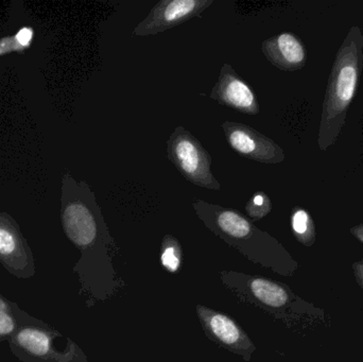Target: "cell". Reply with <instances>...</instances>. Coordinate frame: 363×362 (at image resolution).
I'll return each mask as SVG.
<instances>
[{
  "label": "cell",
  "mask_w": 363,
  "mask_h": 362,
  "mask_svg": "<svg viewBox=\"0 0 363 362\" xmlns=\"http://www.w3.org/2000/svg\"><path fill=\"white\" fill-rule=\"evenodd\" d=\"M17 319V331L9 340L11 352L23 362H74V350L60 351L57 340L62 337L42 320L30 316L12 302Z\"/></svg>",
  "instance_id": "cell-1"
},
{
  "label": "cell",
  "mask_w": 363,
  "mask_h": 362,
  "mask_svg": "<svg viewBox=\"0 0 363 362\" xmlns=\"http://www.w3.org/2000/svg\"><path fill=\"white\" fill-rule=\"evenodd\" d=\"M166 145L168 159L188 182L211 191L221 189V185L211 172V154L185 128H176Z\"/></svg>",
  "instance_id": "cell-2"
},
{
  "label": "cell",
  "mask_w": 363,
  "mask_h": 362,
  "mask_svg": "<svg viewBox=\"0 0 363 362\" xmlns=\"http://www.w3.org/2000/svg\"><path fill=\"white\" fill-rule=\"evenodd\" d=\"M213 0H161L133 30L136 36L155 35L199 16Z\"/></svg>",
  "instance_id": "cell-3"
},
{
  "label": "cell",
  "mask_w": 363,
  "mask_h": 362,
  "mask_svg": "<svg viewBox=\"0 0 363 362\" xmlns=\"http://www.w3.org/2000/svg\"><path fill=\"white\" fill-rule=\"evenodd\" d=\"M222 129L230 148L240 157L264 164L283 161V151L274 142L245 123L224 121Z\"/></svg>",
  "instance_id": "cell-4"
},
{
  "label": "cell",
  "mask_w": 363,
  "mask_h": 362,
  "mask_svg": "<svg viewBox=\"0 0 363 362\" xmlns=\"http://www.w3.org/2000/svg\"><path fill=\"white\" fill-rule=\"evenodd\" d=\"M209 97L221 106L245 115H257L259 104L255 93L230 64H224Z\"/></svg>",
  "instance_id": "cell-5"
},
{
  "label": "cell",
  "mask_w": 363,
  "mask_h": 362,
  "mask_svg": "<svg viewBox=\"0 0 363 362\" xmlns=\"http://www.w3.org/2000/svg\"><path fill=\"white\" fill-rule=\"evenodd\" d=\"M0 264L15 278L28 280L35 276L31 250L17 230L4 219H0Z\"/></svg>",
  "instance_id": "cell-6"
},
{
  "label": "cell",
  "mask_w": 363,
  "mask_h": 362,
  "mask_svg": "<svg viewBox=\"0 0 363 362\" xmlns=\"http://www.w3.org/2000/svg\"><path fill=\"white\" fill-rule=\"evenodd\" d=\"M64 232L70 242L80 249L95 244L98 237L97 214L82 200L69 202L62 214Z\"/></svg>",
  "instance_id": "cell-7"
},
{
  "label": "cell",
  "mask_w": 363,
  "mask_h": 362,
  "mask_svg": "<svg viewBox=\"0 0 363 362\" xmlns=\"http://www.w3.org/2000/svg\"><path fill=\"white\" fill-rule=\"evenodd\" d=\"M264 57L281 69L298 66L305 59V50L300 40L290 33H281L262 43Z\"/></svg>",
  "instance_id": "cell-8"
},
{
  "label": "cell",
  "mask_w": 363,
  "mask_h": 362,
  "mask_svg": "<svg viewBox=\"0 0 363 362\" xmlns=\"http://www.w3.org/2000/svg\"><path fill=\"white\" fill-rule=\"evenodd\" d=\"M251 289L253 295L260 302L270 307H283L288 302V295L285 289L270 281L255 278L252 281Z\"/></svg>",
  "instance_id": "cell-9"
},
{
  "label": "cell",
  "mask_w": 363,
  "mask_h": 362,
  "mask_svg": "<svg viewBox=\"0 0 363 362\" xmlns=\"http://www.w3.org/2000/svg\"><path fill=\"white\" fill-rule=\"evenodd\" d=\"M207 324L213 335L228 346H236L242 339V333L236 324L228 317L220 314H211L207 317Z\"/></svg>",
  "instance_id": "cell-10"
},
{
  "label": "cell",
  "mask_w": 363,
  "mask_h": 362,
  "mask_svg": "<svg viewBox=\"0 0 363 362\" xmlns=\"http://www.w3.org/2000/svg\"><path fill=\"white\" fill-rule=\"evenodd\" d=\"M17 319L12 302L0 295V342L9 341L17 331Z\"/></svg>",
  "instance_id": "cell-11"
},
{
  "label": "cell",
  "mask_w": 363,
  "mask_h": 362,
  "mask_svg": "<svg viewBox=\"0 0 363 362\" xmlns=\"http://www.w3.org/2000/svg\"><path fill=\"white\" fill-rule=\"evenodd\" d=\"M357 72L353 66H345L341 69L337 81V95L343 103L351 101L355 93Z\"/></svg>",
  "instance_id": "cell-12"
},
{
  "label": "cell",
  "mask_w": 363,
  "mask_h": 362,
  "mask_svg": "<svg viewBox=\"0 0 363 362\" xmlns=\"http://www.w3.org/2000/svg\"><path fill=\"white\" fill-rule=\"evenodd\" d=\"M271 210V202L268 196L262 191L254 193L247 205H245V212L247 216L253 220H259L268 215Z\"/></svg>",
  "instance_id": "cell-13"
},
{
  "label": "cell",
  "mask_w": 363,
  "mask_h": 362,
  "mask_svg": "<svg viewBox=\"0 0 363 362\" xmlns=\"http://www.w3.org/2000/svg\"><path fill=\"white\" fill-rule=\"evenodd\" d=\"M176 240L172 237H166L164 240V251L162 254V263L169 271L176 272L180 267V256Z\"/></svg>",
  "instance_id": "cell-14"
},
{
  "label": "cell",
  "mask_w": 363,
  "mask_h": 362,
  "mask_svg": "<svg viewBox=\"0 0 363 362\" xmlns=\"http://www.w3.org/2000/svg\"><path fill=\"white\" fill-rule=\"evenodd\" d=\"M311 227V219L305 210H298L292 216V229L298 237H306Z\"/></svg>",
  "instance_id": "cell-15"
},
{
  "label": "cell",
  "mask_w": 363,
  "mask_h": 362,
  "mask_svg": "<svg viewBox=\"0 0 363 362\" xmlns=\"http://www.w3.org/2000/svg\"><path fill=\"white\" fill-rule=\"evenodd\" d=\"M32 31L29 29V28H23L21 31L17 33L16 40L19 44L23 45V46H26V45L29 44L30 40L32 38Z\"/></svg>",
  "instance_id": "cell-16"
},
{
  "label": "cell",
  "mask_w": 363,
  "mask_h": 362,
  "mask_svg": "<svg viewBox=\"0 0 363 362\" xmlns=\"http://www.w3.org/2000/svg\"><path fill=\"white\" fill-rule=\"evenodd\" d=\"M354 270H355L356 280H357L358 284H359L363 289V261L355 264V265H354Z\"/></svg>",
  "instance_id": "cell-17"
},
{
  "label": "cell",
  "mask_w": 363,
  "mask_h": 362,
  "mask_svg": "<svg viewBox=\"0 0 363 362\" xmlns=\"http://www.w3.org/2000/svg\"><path fill=\"white\" fill-rule=\"evenodd\" d=\"M356 235L359 237V239L363 242V227L362 229H358L357 231H356Z\"/></svg>",
  "instance_id": "cell-18"
}]
</instances>
